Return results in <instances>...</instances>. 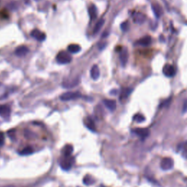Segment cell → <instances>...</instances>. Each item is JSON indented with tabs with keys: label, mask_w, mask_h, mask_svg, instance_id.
I'll use <instances>...</instances> for the list:
<instances>
[{
	"label": "cell",
	"mask_w": 187,
	"mask_h": 187,
	"mask_svg": "<svg viewBox=\"0 0 187 187\" xmlns=\"http://www.w3.org/2000/svg\"><path fill=\"white\" fill-rule=\"evenodd\" d=\"M72 59H73L72 56L69 53H67V51H61L56 56V61H57L58 64H69Z\"/></svg>",
	"instance_id": "cell-1"
},
{
	"label": "cell",
	"mask_w": 187,
	"mask_h": 187,
	"mask_svg": "<svg viewBox=\"0 0 187 187\" xmlns=\"http://www.w3.org/2000/svg\"><path fill=\"white\" fill-rule=\"evenodd\" d=\"M80 97H81V94H80V93L78 92V91H76V92L67 91V92H65L61 95L60 99H62V101H69L73 100V99L80 98Z\"/></svg>",
	"instance_id": "cell-2"
},
{
	"label": "cell",
	"mask_w": 187,
	"mask_h": 187,
	"mask_svg": "<svg viewBox=\"0 0 187 187\" xmlns=\"http://www.w3.org/2000/svg\"><path fill=\"white\" fill-rule=\"evenodd\" d=\"M160 167L163 170H169L174 167V161L170 157H165L160 163Z\"/></svg>",
	"instance_id": "cell-3"
},
{
	"label": "cell",
	"mask_w": 187,
	"mask_h": 187,
	"mask_svg": "<svg viewBox=\"0 0 187 187\" xmlns=\"http://www.w3.org/2000/svg\"><path fill=\"white\" fill-rule=\"evenodd\" d=\"M73 160L74 159L71 156H69V157H64V159H63L62 162H60V166L63 169H69L71 168V167L73 166Z\"/></svg>",
	"instance_id": "cell-4"
},
{
	"label": "cell",
	"mask_w": 187,
	"mask_h": 187,
	"mask_svg": "<svg viewBox=\"0 0 187 187\" xmlns=\"http://www.w3.org/2000/svg\"><path fill=\"white\" fill-rule=\"evenodd\" d=\"M163 74L168 78H172L175 75V69L173 66L169 64L164 65L162 69Z\"/></svg>",
	"instance_id": "cell-5"
},
{
	"label": "cell",
	"mask_w": 187,
	"mask_h": 187,
	"mask_svg": "<svg viewBox=\"0 0 187 187\" xmlns=\"http://www.w3.org/2000/svg\"><path fill=\"white\" fill-rule=\"evenodd\" d=\"M79 83V79L78 78H73V79H67L65 80L62 83V86L65 88H72L73 87L77 86Z\"/></svg>",
	"instance_id": "cell-6"
},
{
	"label": "cell",
	"mask_w": 187,
	"mask_h": 187,
	"mask_svg": "<svg viewBox=\"0 0 187 187\" xmlns=\"http://www.w3.org/2000/svg\"><path fill=\"white\" fill-rule=\"evenodd\" d=\"M133 132L141 138H145L149 135L150 132L146 128H136L133 130Z\"/></svg>",
	"instance_id": "cell-7"
},
{
	"label": "cell",
	"mask_w": 187,
	"mask_h": 187,
	"mask_svg": "<svg viewBox=\"0 0 187 187\" xmlns=\"http://www.w3.org/2000/svg\"><path fill=\"white\" fill-rule=\"evenodd\" d=\"M31 35L32 37H33L34 38H35L37 40L40 41V42L44 41L45 40V38H46L45 34L38 29H34L33 31L32 32Z\"/></svg>",
	"instance_id": "cell-8"
},
{
	"label": "cell",
	"mask_w": 187,
	"mask_h": 187,
	"mask_svg": "<svg viewBox=\"0 0 187 187\" xmlns=\"http://www.w3.org/2000/svg\"><path fill=\"white\" fill-rule=\"evenodd\" d=\"M29 50L27 46L25 45H21V46H18L16 49V51H15V53L17 56H19V57H23V56H25L27 54L29 53Z\"/></svg>",
	"instance_id": "cell-9"
},
{
	"label": "cell",
	"mask_w": 187,
	"mask_h": 187,
	"mask_svg": "<svg viewBox=\"0 0 187 187\" xmlns=\"http://www.w3.org/2000/svg\"><path fill=\"white\" fill-rule=\"evenodd\" d=\"M119 58H120V62L121 65H122L123 67H124L125 65L127 64L128 58H129V53H128V51L126 48L121 50Z\"/></svg>",
	"instance_id": "cell-10"
},
{
	"label": "cell",
	"mask_w": 187,
	"mask_h": 187,
	"mask_svg": "<svg viewBox=\"0 0 187 187\" xmlns=\"http://www.w3.org/2000/svg\"><path fill=\"white\" fill-rule=\"evenodd\" d=\"M104 105L110 111H114L116 108V102L114 99H104Z\"/></svg>",
	"instance_id": "cell-11"
},
{
	"label": "cell",
	"mask_w": 187,
	"mask_h": 187,
	"mask_svg": "<svg viewBox=\"0 0 187 187\" xmlns=\"http://www.w3.org/2000/svg\"><path fill=\"white\" fill-rule=\"evenodd\" d=\"M88 15L90 20L91 21H94L97 17V10L96 6L94 5H91L90 7L88 8Z\"/></svg>",
	"instance_id": "cell-12"
},
{
	"label": "cell",
	"mask_w": 187,
	"mask_h": 187,
	"mask_svg": "<svg viewBox=\"0 0 187 187\" xmlns=\"http://www.w3.org/2000/svg\"><path fill=\"white\" fill-rule=\"evenodd\" d=\"M91 77L94 80H97L100 75V71L97 65H94L91 69Z\"/></svg>",
	"instance_id": "cell-13"
},
{
	"label": "cell",
	"mask_w": 187,
	"mask_h": 187,
	"mask_svg": "<svg viewBox=\"0 0 187 187\" xmlns=\"http://www.w3.org/2000/svg\"><path fill=\"white\" fill-rule=\"evenodd\" d=\"M84 124L86 127L88 128L89 130L91 131L94 132L95 131V124L92 119L89 118V117H87V118L84 120Z\"/></svg>",
	"instance_id": "cell-14"
},
{
	"label": "cell",
	"mask_w": 187,
	"mask_h": 187,
	"mask_svg": "<svg viewBox=\"0 0 187 187\" xmlns=\"http://www.w3.org/2000/svg\"><path fill=\"white\" fill-rule=\"evenodd\" d=\"M151 38L150 36H145L140 39V40H138V42L137 43V44L140 45H143V46H146L151 44Z\"/></svg>",
	"instance_id": "cell-15"
},
{
	"label": "cell",
	"mask_w": 187,
	"mask_h": 187,
	"mask_svg": "<svg viewBox=\"0 0 187 187\" xmlns=\"http://www.w3.org/2000/svg\"><path fill=\"white\" fill-rule=\"evenodd\" d=\"M1 115L3 118H8L10 115V108L8 105H2Z\"/></svg>",
	"instance_id": "cell-16"
},
{
	"label": "cell",
	"mask_w": 187,
	"mask_h": 187,
	"mask_svg": "<svg viewBox=\"0 0 187 187\" xmlns=\"http://www.w3.org/2000/svg\"><path fill=\"white\" fill-rule=\"evenodd\" d=\"M67 50H68L69 52H70L72 53H77L78 52L80 51L81 48H80V45L78 44H71L68 45Z\"/></svg>",
	"instance_id": "cell-17"
},
{
	"label": "cell",
	"mask_w": 187,
	"mask_h": 187,
	"mask_svg": "<svg viewBox=\"0 0 187 187\" xmlns=\"http://www.w3.org/2000/svg\"><path fill=\"white\" fill-rule=\"evenodd\" d=\"M73 151V148L70 145H65V147L62 150V154L64 157H69L71 156L72 152Z\"/></svg>",
	"instance_id": "cell-18"
},
{
	"label": "cell",
	"mask_w": 187,
	"mask_h": 187,
	"mask_svg": "<svg viewBox=\"0 0 187 187\" xmlns=\"http://www.w3.org/2000/svg\"><path fill=\"white\" fill-rule=\"evenodd\" d=\"M104 23H105V20L103 18L99 19V20L97 21L96 25H95L94 29V34H97L100 31V29H102V27H103Z\"/></svg>",
	"instance_id": "cell-19"
},
{
	"label": "cell",
	"mask_w": 187,
	"mask_h": 187,
	"mask_svg": "<svg viewBox=\"0 0 187 187\" xmlns=\"http://www.w3.org/2000/svg\"><path fill=\"white\" fill-rule=\"evenodd\" d=\"M131 92H132V88H124L123 90L121 91V94H120V99H121V100L127 98Z\"/></svg>",
	"instance_id": "cell-20"
},
{
	"label": "cell",
	"mask_w": 187,
	"mask_h": 187,
	"mask_svg": "<svg viewBox=\"0 0 187 187\" xmlns=\"http://www.w3.org/2000/svg\"><path fill=\"white\" fill-rule=\"evenodd\" d=\"M145 16L141 13H136L134 17V21L138 23H142L145 21Z\"/></svg>",
	"instance_id": "cell-21"
},
{
	"label": "cell",
	"mask_w": 187,
	"mask_h": 187,
	"mask_svg": "<svg viewBox=\"0 0 187 187\" xmlns=\"http://www.w3.org/2000/svg\"><path fill=\"white\" fill-rule=\"evenodd\" d=\"M180 153L184 158L187 159V141L180 145Z\"/></svg>",
	"instance_id": "cell-22"
},
{
	"label": "cell",
	"mask_w": 187,
	"mask_h": 187,
	"mask_svg": "<svg viewBox=\"0 0 187 187\" xmlns=\"http://www.w3.org/2000/svg\"><path fill=\"white\" fill-rule=\"evenodd\" d=\"M152 9H153V11L154 13V14L156 15V17H159L162 14V8H161L159 5H152Z\"/></svg>",
	"instance_id": "cell-23"
},
{
	"label": "cell",
	"mask_w": 187,
	"mask_h": 187,
	"mask_svg": "<svg viewBox=\"0 0 187 187\" xmlns=\"http://www.w3.org/2000/svg\"><path fill=\"white\" fill-rule=\"evenodd\" d=\"M133 119H134V121H135L136 122H138V123H142L145 120V117L141 114H136L135 116H134Z\"/></svg>",
	"instance_id": "cell-24"
},
{
	"label": "cell",
	"mask_w": 187,
	"mask_h": 187,
	"mask_svg": "<svg viewBox=\"0 0 187 187\" xmlns=\"http://www.w3.org/2000/svg\"><path fill=\"white\" fill-rule=\"evenodd\" d=\"M32 152H33V150H32V148L27 147L20 152V154H21V155H24V156L29 155V154H32Z\"/></svg>",
	"instance_id": "cell-25"
},
{
	"label": "cell",
	"mask_w": 187,
	"mask_h": 187,
	"mask_svg": "<svg viewBox=\"0 0 187 187\" xmlns=\"http://www.w3.org/2000/svg\"><path fill=\"white\" fill-rule=\"evenodd\" d=\"M83 183H84V184L90 185V184H93L94 180L92 179H91V177H89V176H86V177L84 178Z\"/></svg>",
	"instance_id": "cell-26"
},
{
	"label": "cell",
	"mask_w": 187,
	"mask_h": 187,
	"mask_svg": "<svg viewBox=\"0 0 187 187\" xmlns=\"http://www.w3.org/2000/svg\"><path fill=\"white\" fill-rule=\"evenodd\" d=\"M128 27H129V23H128L127 21H125V22L121 23V28L123 31H127L128 29Z\"/></svg>",
	"instance_id": "cell-27"
},
{
	"label": "cell",
	"mask_w": 187,
	"mask_h": 187,
	"mask_svg": "<svg viewBox=\"0 0 187 187\" xmlns=\"http://www.w3.org/2000/svg\"><path fill=\"white\" fill-rule=\"evenodd\" d=\"M5 143V135L3 132H0V145H3Z\"/></svg>",
	"instance_id": "cell-28"
},
{
	"label": "cell",
	"mask_w": 187,
	"mask_h": 187,
	"mask_svg": "<svg viewBox=\"0 0 187 187\" xmlns=\"http://www.w3.org/2000/svg\"><path fill=\"white\" fill-rule=\"evenodd\" d=\"M187 111V99L184 101V104H183V108H182V112L183 114L186 113Z\"/></svg>",
	"instance_id": "cell-29"
},
{
	"label": "cell",
	"mask_w": 187,
	"mask_h": 187,
	"mask_svg": "<svg viewBox=\"0 0 187 187\" xmlns=\"http://www.w3.org/2000/svg\"><path fill=\"white\" fill-rule=\"evenodd\" d=\"M1 108H2V105H0V114H1Z\"/></svg>",
	"instance_id": "cell-30"
}]
</instances>
